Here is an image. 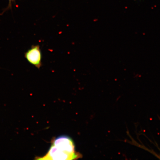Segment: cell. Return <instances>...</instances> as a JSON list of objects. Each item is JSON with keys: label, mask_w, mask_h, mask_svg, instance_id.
Returning <instances> with one entry per match:
<instances>
[{"label": "cell", "mask_w": 160, "mask_h": 160, "mask_svg": "<svg viewBox=\"0 0 160 160\" xmlns=\"http://www.w3.org/2000/svg\"><path fill=\"white\" fill-rule=\"evenodd\" d=\"M9 1V6H8V8H11V7H12V2L14 0H8Z\"/></svg>", "instance_id": "cell-3"}, {"label": "cell", "mask_w": 160, "mask_h": 160, "mask_svg": "<svg viewBox=\"0 0 160 160\" xmlns=\"http://www.w3.org/2000/svg\"><path fill=\"white\" fill-rule=\"evenodd\" d=\"M28 61L37 68L40 69L42 66V54L39 45H32L25 54Z\"/></svg>", "instance_id": "cell-2"}, {"label": "cell", "mask_w": 160, "mask_h": 160, "mask_svg": "<svg viewBox=\"0 0 160 160\" xmlns=\"http://www.w3.org/2000/svg\"><path fill=\"white\" fill-rule=\"evenodd\" d=\"M80 157L75 151L73 140L68 136L62 135L53 139L47 154L38 159L70 160Z\"/></svg>", "instance_id": "cell-1"}]
</instances>
